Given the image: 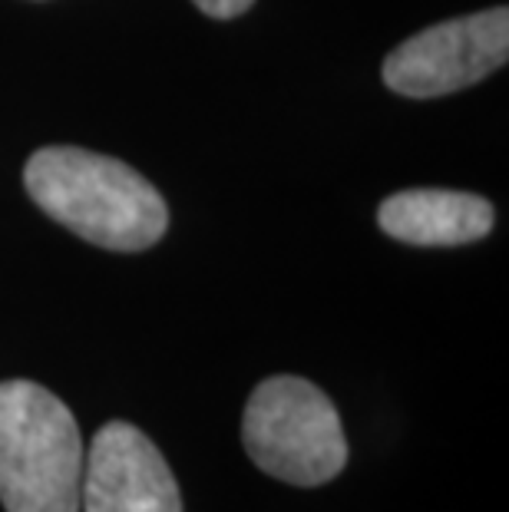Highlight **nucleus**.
I'll return each instance as SVG.
<instances>
[{
    "instance_id": "f257e3e1",
    "label": "nucleus",
    "mask_w": 509,
    "mask_h": 512,
    "mask_svg": "<svg viewBox=\"0 0 509 512\" xmlns=\"http://www.w3.org/2000/svg\"><path fill=\"white\" fill-rule=\"evenodd\" d=\"M24 185L43 212L110 252L153 248L169 228L166 199L133 166L77 146H47L30 156Z\"/></svg>"
},
{
    "instance_id": "f03ea898",
    "label": "nucleus",
    "mask_w": 509,
    "mask_h": 512,
    "mask_svg": "<svg viewBox=\"0 0 509 512\" xmlns=\"http://www.w3.org/2000/svg\"><path fill=\"white\" fill-rule=\"evenodd\" d=\"M86 450L57 394L34 380L0 384V503L7 512H80Z\"/></svg>"
},
{
    "instance_id": "7ed1b4c3",
    "label": "nucleus",
    "mask_w": 509,
    "mask_h": 512,
    "mask_svg": "<svg viewBox=\"0 0 509 512\" xmlns=\"http://www.w3.org/2000/svg\"><path fill=\"white\" fill-rule=\"evenodd\" d=\"M242 443L258 470L291 486H324L348 466L338 410L305 377H268L252 390Z\"/></svg>"
},
{
    "instance_id": "20e7f679",
    "label": "nucleus",
    "mask_w": 509,
    "mask_h": 512,
    "mask_svg": "<svg viewBox=\"0 0 509 512\" xmlns=\"http://www.w3.org/2000/svg\"><path fill=\"white\" fill-rule=\"evenodd\" d=\"M509 60V10L443 20L420 30L384 60V83L410 100H433L480 83Z\"/></svg>"
},
{
    "instance_id": "39448f33",
    "label": "nucleus",
    "mask_w": 509,
    "mask_h": 512,
    "mask_svg": "<svg viewBox=\"0 0 509 512\" xmlns=\"http://www.w3.org/2000/svg\"><path fill=\"white\" fill-rule=\"evenodd\" d=\"M83 512H182L166 456L126 420L100 427L90 443L80 489Z\"/></svg>"
},
{
    "instance_id": "423d86ee",
    "label": "nucleus",
    "mask_w": 509,
    "mask_h": 512,
    "mask_svg": "<svg viewBox=\"0 0 509 512\" xmlns=\"http://www.w3.org/2000/svg\"><path fill=\"white\" fill-rule=\"evenodd\" d=\"M377 222L404 245H470L490 235L496 222L483 195L450 189H407L381 202Z\"/></svg>"
},
{
    "instance_id": "0eeeda50",
    "label": "nucleus",
    "mask_w": 509,
    "mask_h": 512,
    "mask_svg": "<svg viewBox=\"0 0 509 512\" xmlns=\"http://www.w3.org/2000/svg\"><path fill=\"white\" fill-rule=\"evenodd\" d=\"M192 4H196L202 14H209L215 20H232L238 14H245L255 0H192Z\"/></svg>"
}]
</instances>
